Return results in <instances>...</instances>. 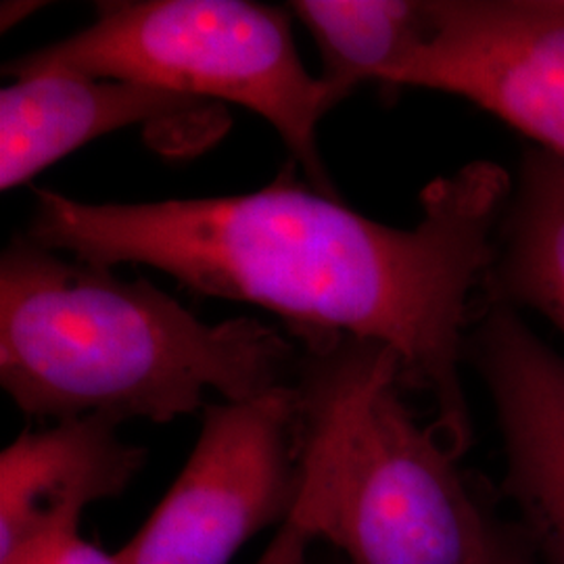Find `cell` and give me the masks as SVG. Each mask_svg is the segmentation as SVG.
I'll list each match as a JSON object with an SVG mask.
<instances>
[{
    "label": "cell",
    "mask_w": 564,
    "mask_h": 564,
    "mask_svg": "<svg viewBox=\"0 0 564 564\" xmlns=\"http://www.w3.org/2000/svg\"><path fill=\"white\" fill-rule=\"evenodd\" d=\"M512 191L502 165L473 162L431 182L414 228L375 223L305 188L293 163L260 191L155 203H84L36 191L28 237L101 265L141 263L182 286L256 303L293 339L343 335L387 345L405 389L463 458L473 445L460 366Z\"/></svg>",
    "instance_id": "1"
},
{
    "label": "cell",
    "mask_w": 564,
    "mask_h": 564,
    "mask_svg": "<svg viewBox=\"0 0 564 564\" xmlns=\"http://www.w3.org/2000/svg\"><path fill=\"white\" fill-rule=\"evenodd\" d=\"M302 347L256 318L202 323L147 279L28 235L0 260V383L23 414L170 423L216 391L245 402L289 383Z\"/></svg>",
    "instance_id": "2"
},
{
    "label": "cell",
    "mask_w": 564,
    "mask_h": 564,
    "mask_svg": "<svg viewBox=\"0 0 564 564\" xmlns=\"http://www.w3.org/2000/svg\"><path fill=\"white\" fill-rule=\"evenodd\" d=\"M295 341L300 494L289 519L345 564L484 563L502 519L403 402L398 354L343 335Z\"/></svg>",
    "instance_id": "3"
},
{
    "label": "cell",
    "mask_w": 564,
    "mask_h": 564,
    "mask_svg": "<svg viewBox=\"0 0 564 564\" xmlns=\"http://www.w3.org/2000/svg\"><path fill=\"white\" fill-rule=\"evenodd\" d=\"M289 15L247 0L99 2L90 25L7 63L4 74L69 69L241 105L279 132L310 188L339 197L316 137L335 107L321 78L307 74Z\"/></svg>",
    "instance_id": "4"
},
{
    "label": "cell",
    "mask_w": 564,
    "mask_h": 564,
    "mask_svg": "<svg viewBox=\"0 0 564 564\" xmlns=\"http://www.w3.org/2000/svg\"><path fill=\"white\" fill-rule=\"evenodd\" d=\"M297 494L295 384L207 403L181 475L120 554L128 564H230L256 533L289 521Z\"/></svg>",
    "instance_id": "5"
},
{
    "label": "cell",
    "mask_w": 564,
    "mask_h": 564,
    "mask_svg": "<svg viewBox=\"0 0 564 564\" xmlns=\"http://www.w3.org/2000/svg\"><path fill=\"white\" fill-rule=\"evenodd\" d=\"M384 86L460 97L564 163V0H433V25Z\"/></svg>",
    "instance_id": "6"
},
{
    "label": "cell",
    "mask_w": 564,
    "mask_h": 564,
    "mask_svg": "<svg viewBox=\"0 0 564 564\" xmlns=\"http://www.w3.org/2000/svg\"><path fill=\"white\" fill-rule=\"evenodd\" d=\"M505 444L502 489L538 564H564V358L521 312L481 302L466 339Z\"/></svg>",
    "instance_id": "7"
},
{
    "label": "cell",
    "mask_w": 564,
    "mask_h": 564,
    "mask_svg": "<svg viewBox=\"0 0 564 564\" xmlns=\"http://www.w3.org/2000/svg\"><path fill=\"white\" fill-rule=\"evenodd\" d=\"M216 109L139 82L69 69L20 74L0 90V188L32 181L86 142L132 126L155 128L162 151L191 153L223 132Z\"/></svg>",
    "instance_id": "8"
},
{
    "label": "cell",
    "mask_w": 564,
    "mask_h": 564,
    "mask_svg": "<svg viewBox=\"0 0 564 564\" xmlns=\"http://www.w3.org/2000/svg\"><path fill=\"white\" fill-rule=\"evenodd\" d=\"M118 419L90 414L41 433L23 431L0 454V556L118 498L139 475L147 452L118 435Z\"/></svg>",
    "instance_id": "9"
},
{
    "label": "cell",
    "mask_w": 564,
    "mask_h": 564,
    "mask_svg": "<svg viewBox=\"0 0 564 564\" xmlns=\"http://www.w3.org/2000/svg\"><path fill=\"white\" fill-rule=\"evenodd\" d=\"M481 302L533 310L564 335V163L535 147L512 181Z\"/></svg>",
    "instance_id": "10"
},
{
    "label": "cell",
    "mask_w": 564,
    "mask_h": 564,
    "mask_svg": "<svg viewBox=\"0 0 564 564\" xmlns=\"http://www.w3.org/2000/svg\"><path fill=\"white\" fill-rule=\"evenodd\" d=\"M289 11L321 51L333 107L360 84H383L433 25V0H295Z\"/></svg>",
    "instance_id": "11"
},
{
    "label": "cell",
    "mask_w": 564,
    "mask_h": 564,
    "mask_svg": "<svg viewBox=\"0 0 564 564\" xmlns=\"http://www.w3.org/2000/svg\"><path fill=\"white\" fill-rule=\"evenodd\" d=\"M0 564H128L118 552L109 554L86 542L78 529L36 535L0 556Z\"/></svg>",
    "instance_id": "12"
},
{
    "label": "cell",
    "mask_w": 564,
    "mask_h": 564,
    "mask_svg": "<svg viewBox=\"0 0 564 564\" xmlns=\"http://www.w3.org/2000/svg\"><path fill=\"white\" fill-rule=\"evenodd\" d=\"M314 538L303 529L302 524L289 519L279 527L276 538L270 542L256 564H307V550Z\"/></svg>",
    "instance_id": "13"
},
{
    "label": "cell",
    "mask_w": 564,
    "mask_h": 564,
    "mask_svg": "<svg viewBox=\"0 0 564 564\" xmlns=\"http://www.w3.org/2000/svg\"><path fill=\"white\" fill-rule=\"evenodd\" d=\"M481 564H538L517 523L500 521Z\"/></svg>",
    "instance_id": "14"
},
{
    "label": "cell",
    "mask_w": 564,
    "mask_h": 564,
    "mask_svg": "<svg viewBox=\"0 0 564 564\" xmlns=\"http://www.w3.org/2000/svg\"><path fill=\"white\" fill-rule=\"evenodd\" d=\"M44 7V2H4L2 11H0V25L2 32H7L9 28L18 25L20 21L25 20L30 13L39 11Z\"/></svg>",
    "instance_id": "15"
},
{
    "label": "cell",
    "mask_w": 564,
    "mask_h": 564,
    "mask_svg": "<svg viewBox=\"0 0 564 564\" xmlns=\"http://www.w3.org/2000/svg\"><path fill=\"white\" fill-rule=\"evenodd\" d=\"M343 564H345V563H343Z\"/></svg>",
    "instance_id": "16"
}]
</instances>
